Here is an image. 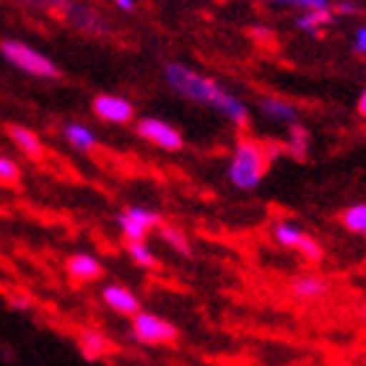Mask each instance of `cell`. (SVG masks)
Returning a JSON list of instances; mask_svg holds the SVG:
<instances>
[{
    "label": "cell",
    "mask_w": 366,
    "mask_h": 366,
    "mask_svg": "<svg viewBox=\"0 0 366 366\" xmlns=\"http://www.w3.org/2000/svg\"><path fill=\"white\" fill-rule=\"evenodd\" d=\"M162 73L167 86H169L177 97L219 112L234 127L249 125V107H247V102L242 97H237L234 92H229V89H224L216 78L205 76V73L195 71L190 65L177 63V60L164 65Z\"/></svg>",
    "instance_id": "obj_1"
},
{
    "label": "cell",
    "mask_w": 366,
    "mask_h": 366,
    "mask_svg": "<svg viewBox=\"0 0 366 366\" xmlns=\"http://www.w3.org/2000/svg\"><path fill=\"white\" fill-rule=\"evenodd\" d=\"M270 167L268 148L262 146L254 138H239L234 146L232 156H229V167H226V177L237 190H254L260 187Z\"/></svg>",
    "instance_id": "obj_2"
},
{
    "label": "cell",
    "mask_w": 366,
    "mask_h": 366,
    "mask_svg": "<svg viewBox=\"0 0 366 366\" xmlns=\"http://www.w3.org/2000/svg\"><path fill=\"white\" fill-rule=\"evenodd\" d=\"M0 57L6 60L8 65H14L16 71L26 73L31 78H39V81H55L60 78V68L49 55L34 49L31 44L21 42V39H3L0 42Z\"/></svg>",
    "instance_id": "obj_3"
},
{
    "label": "cell",
    "mask_w": 366,
    "mask_h": 366,
    "mask_svg": "<svg viewBox=\"0 0 366 366\" xmlns=\"http://www.w3.org/2000/svg\"><path fill=\"white\" fill-rule=\"evenodd\" d=\"M133 322H130V332H133V338L138 343H146V345H169L179 338V330H177V325L169 322V320L159 317L154 312H146L141 310L138 315H133Z\"/></svg>",
    "instance_id": "obj_4"
},
{
    "label": "cell",
    "mask_w": 366,
    "mask_h": 366,
    "mask_svg": "<svg viewBox=\"0 0 366 366\" xmlns=\"http://www.w3.org/2000/svg\"><path fill=\"white\" fill-rule=\"evenodd\" d=\"M270 234H273V239L278 242V244L286 247V249H291V252H296V254H302L304 260L317 262L320 257H322V244H320L312 234L302 232L299 224H294V221H289V219L275 221Z\"/></svg>",
    "instance_id": "obj_5"
},
{
    "label": "cell",
    "mask_w": 366,
    "mask_h": 366,
    "mask_svg": "<svg viewBox=\"0 0 366 366\" xmlns=\"http://www.w3.org/2000/svg\"><path fill=\"white\" fill-rule=\"evenodd\" d=\"M120 232L125 237V242H146V237L151 232H159L162 226V216L146 205H130L117 216Z\"/></svg>",
    "instance_id": "obj_6"
},
{
    "label": "cell",
    "mask_w": 366,
    "mask_h": 366,
    "mask_svg": "<svg viewBox=\"0 0 366 366\" xmlns=\"http://www.w3.org/2000/svg\"><path fill=\"white\" fill-rule=\"evenodd\" d=\"M135 133L154 148H162V151H169V154L182 151L184 146L182 133L172 122L159 120V117H143V120H138L135 122Z\"/></svg>",
    "instance_id": "obj_7"
},
{
    "label": "cell",
    "mask_w": 366,
    "mask_h": 366,
    "mask_svg": "<svg viewBox=\"0 0 366 366\" xmlns=\"http://www.w3.org/2000/svg\"><path fill=\"white\" fill-rule=\"evenodd\" d=\"M92 109L99 120L109 122V125H127L135 120V107L120 94H99L94 97Z\"/></svg>",
    "instance_id": "obj_8"
},
{
    "label": "cell",
    "mask_w": 366,
    "mask_h": 366,
    "mask_svg": "<svg viewBox=\"0 0 366 366\" xmlns=\"http://www.w3.org/2000/svg\"><path fill=\"white\" fill-rule=\"evenodd\" d=\"M63 19L68 24H73L76 29H81V31H86V34H102V31H107L104 16L94 11L92 6H86V3H78V0L68 3V8L63 11Z\"/></svg>",
    "instance_id": "obj_9"
},
{
    "label": "cell",
    "mask_w": 366,
    "mask_h": 366,
    "mask_svg": "<svg viewBox=\"0 0 366 366\" xmlns=\"http://www.w3.org/2000/svg\"><path fill=\"white\" fill-rule=\"evenodd\" d=\"M257 109H260V114L265 120L275 122V125L291 127L299 122V109H296V104L283 97H273V94L260 97L257 99Z\"/></svg>",
    "instance_id": "obj_10"
},
{
    "label": "cell",
    "mask_w": 366,
    "mask_h": 366,
    "mask_svg": "<svg viewBox=\"0 0 366 366\" xmlns=\"http://www.w3.org/2000/svg\"><path fill=\"white\" fill-rule=\"evenodd\" d=\"M102 302L114 312V315H122V317H133L141 312V299L120 283H107L102 289Z\"/></svg>",
    "instance_id": "obj_11"
},
{
    "label": "cell",
    "mask_w": 366,
    "mask_h": 366,
    "mask_svg": "<svg viewBox=\"0 0 366 366\" xmlns=\"http://www.w3.org/2000/svg\"><path fill=\"white\" fill-rule=\"evenodd\" d=\"M65 270H68V275H71L73 281L92 283V281H97V278H102L104 265H102V260L94 257V254L78 252V254H71V257L65 260Z\"/></svg>",
    "instance_id": "obj_12"
},
{
    "label": "cell",
    "mask_w": 366,
    "mask_h": 366,
    "mask_svg": "<svg viewBox=\"0 0 366 366\" xmlns=\"http://www.w3.org/2000/svg\"><path fill=\"white\" fill-rule=\"evenodd\" d=\"M289 291L296 296V299H304V302H317V299L327 296L330 283L325 281L322 275H317V273H304V275H296L294 281L289 283Z\"/></svg>",
    "instance_id": "obj_13"
},
{
    "label": "cell",
    "mask_w": 366,
    "mask_h": 366,
    "mask_svg": "<svg viewBox=\"0 0 366 366\" xmlns=\"http://www.w3.org/2000/svg\"><path fill=\"white\" fill-rule=\"evenodd\" d=\"M78 351H81L84 359L97 361L112 353V343H109L104 332L94 330V327H84V330L78 332Z\"/></svg>",
    "instance_id": "obj_14"
},
{
    "label": "cell",
    "mask_w": 366,
    "mask_h": 366,
    "mask_svg": "<svg viewBox=\"0 0 366 366\" xmlns=\"http://www.w3.org/2000/svg\"><path fill=\"white\" fill-rule=\"evenodd\" d=\"M335 21V11L330 6L325 8H310V11H302V14L296 16V29L304 31V34H315L320 36L322 34L325 26H330Z\"/></svg>",
    "instance_id": "obj_15"
},
{
    "label": "cell",
    "mask_w": 366,
    "mask_h": 366,
    "mask_svg": "<svg viewBox=\"0 0 366 366\" xmlns=\"http://www.w3.org/2000/svg\"><path fill=\"white\" fill-rule=\"evenodd\" d=\"M63 138L68 146L81 151V154H92L99 146L97 133L89 125H84V122H68V125H63Z\"/></svg>",
    "instance_id": "obj_16"
},
{
    "label": "cell",
    "mask_w": 366,
    "mask_h": 366,
    "mask_svg": "<svg viewBox=\"0 0 366 366\" xmlns=\"http://www.w3.org/2000/svg\"><path fill=\"white\" fill-rule=\"evenodd\" d=\"M8 138L19 146V151H24L26 156L31 159H39L42 156V141H39V135L26 125H8Z\"/></svg>",
    "instance_id": "obj_17"
},
{
    "label": "cell",
    "mask_w": 366,
    "mask_h": 366,
    "mask_svg": "<svg viewBox=\"0 0 366 366\" xmlns=\"http://www.w3.org/2000/svg\"><path fill=\"white\" fill-rule=\"evenodd\" d=\"M125 249H127V257L143 270H156L159 260H156L154 249L148 247V242H125Z\"/></svg>",
    "instance_id": "obj_18"
},
{
    "label": "cell",
    "mask_w": 366,
    "mask_h": 366,
    "mask_svg": "<svg viewBox=\"0 0 366 366\" xmlns=\"http://www.w3.org/2000/svg\"><path fill=\"white\" fill-rule=\"evenodd\" d=\"M159 237L164 239V244L172 247L174 252L179 254H190V239H187V234L179 229V226H172V224H162L159 226Z\"/></svg>",
    "instance_id": "obj_19"
},
{
    "label": "cell",
    "mask_w": 366,
    "mask_h": 366,
    "mask_svg": "<svg viewBox=\"0 0 366 366\" xmlns=\"http://www.w3.org/2000/svg\"><path fill=\"white\" fill-rule=\"evenodd\" d=\"M307 151H310V133L304 130L299 122L289 127V141H286V154L294 156V159H307Z\"/></svg>",
    "instance_id": "obj_20"
},
{
    "label": "cell",
    "mask_w": 366,
    "mask_h": 366,
    "mask_svg": "<svg viewBox=\"0 0 366 366\" xmlns=\"http://www.w3.org/2000/svg\"><path fill=\"white\" fill-rule=\"evenodd\" d=\"M343 226L353 234H366V203H356L343 211Z\"/></svg>",
    "instance_id": "obj_21"
},
{
    "label": "cell",
    "mask_w": 366,
    "mask_h": 366,
    "mask_svg": "<svg viewBox=\"0 0 366 366\" xmlns=\"http://www.w3.org/2000/svg\"><path fill=\"white\" fill-rule=\"evenodd\" d=\"M21 182V167L16 164V159L0 154V187H16Z\"/></svg>",
    "instance_id": "obj_22"
},
{
    "label": "cell",
    "mask_w": 366,
    "mask_h": 366,
    "mask_svg": "<svg viewBox=\"0 0 366 366\" xmlns=\"http://www.w3.org/2000/svg\"><path fill=\"white\" fill-rule=\"evenodd\" d=\"M11 3H24V6H34V8H42V11H55V14L63 16V11L68 8L71 0H11Z\"/></svg>",
    "instance_id": "obj_23"
},
{
    "label": "cell",
    "mask_w": 366,
    "mask_h": 366,
    "mask_svg": "<svg viewBox=\"0 0 366 366\" xmlns=\"http://www.w3.org/2000/svg\"><path fill=\"white\" fill-rule=\"evenodd\" d=\"M268 3H286V6H296V8H302V11L330 6V0H268Z\"/></svg>",
    "instance_id": "obj_24"
},
{
    "label": "cell",
    "mask_w": 366,
    "mask_h": 366,
    "mask_svg": "<svg viewBox=\"0 0 366 366\" xmlns=\"http://www.w3.org/2000/svg\"><path fill=\"white\" fill-rule=\"evenodd\" d=\"M353 52L366 57V24L356 29V34H353Z\"/></svg>",
    "instance_id": "obj_25"
},
{
    "label": "cell",
    "mask_w": 366,
    "mask_h": 366,
    "mask_svg": "<svg viewBox=\"0 0 366 366\" xmlns=\"http://www.w3.org/2000/svg\"><path fill=\"white\" fill-rule=\"evenodd\" d=\"M8 304H11L14 310H21V312L31 310V302H29L26 296H11V299H8Z\"/></svg>",
    "instance_id": "obj_26"
},
{
    "label": "cell",
    "mask_w": 366,
    "mask_h": 366,
    "mask_svg": "<svg viewBox=\"0 0 366 366\" xmlns=\"http://www.w3.org/2000/svg\"><path fill=\"white\" fill-rule=\"evenodd\" d=\"M112 3L120 8L122 14H133L135 8H138V0H112Z\"/></svg>",
    "instance_id": "obj_27"
},
{
    "label": "cell",
    "mask_w": 366,
    "mask_h": 366,
    "mask_svg": "<svg viewBox=\"0 0 366 366\" xmlns=\"http://www.w3.org/2000/svg\"><path fill=\"white\" fill-rule=\"evenodd\" d=\"M335 14H356V6H351V3H340V6L335 8Z\"/></svg>",
    "instance_id": "obj_28"
},
{
    "label": "cell",
    "mask_w": 366,
    "mask_h": 366,
    "mask_svg": "<svg viewBox=\"0 0 366 366\" xmlns=\"http://www.w3.org/2000/svg\"><path fill=\"white\" fill-rule=\"evenodd\" d=\"M356 107H359V114H361V117H366V89H364V92H361L359 104H356Z\"/></svg>",
    "instance_id": "obj_29"
},
{
    "label": "cell",
    "mask_w": 366,
    "mask_h": 366,
    "mask_svg": "<svg viewBox=\"0 0 366 366\" xmlns=\"http://www.w3.org/2000/svg\"><path fill=\"white\" fill-rule=\"evenodd\" d=\"M252 36H260L257 42H265V36L270 39V29H268V31H265V29H252Z\"/></svg>",
    "instance_id": "obj_30"
},
{
    "label": "cell",
    "mask_w": 366,
    "mask_h": 366,
    "mask_svg": "<svg viewBox=\"0 0 366 366\" xmlns=\"http://www.w3.org/2000/svg\"><path fill=\"white\" fill-rule=\"evenodd\" d=\"M364 239H366V234H364Z\"/></svg>",
    "instance_id": "obj_31"
}]
</instances>
